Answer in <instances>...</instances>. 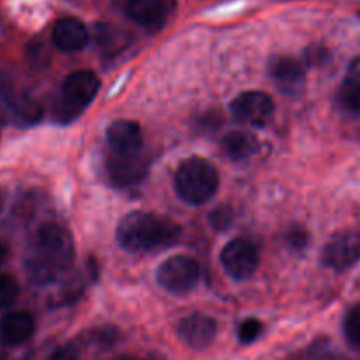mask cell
I'll return each mask as SVG.
<instances>
[{
  "label": "cell",
  "mask_w": 360,
  "mask_h": 360,
  "mask_svg": "<svg viewBox=\"0 0 360 360\" xmlns=\"http://www.w3.org/2000/svg\"><path fill=\"white\" fill-rule=\"evenodd\" d=\"M95 42L108 51H116L125 44L122 32L116 30L115 27H109V25H97L95 27Z\"/></svg>",
  "instance_id": "d6986e66"
},
{
  "label": "cell",
  "mask_w": 360,
  "mask_h": 360,
  "mask_svg": "<svg viewBox=\"0 0 360 360\" xmlns=\"http://www.w3.org/2000/svg\"><path fill=\"white\" fill-rule=\"evenodd\" d=\"M338 102L347 111L360 115V83L347 77L338 91Z\"/></svg>",
  "instance_id": "ac0fdd59"
},
{
  "label": "cell",
  "mask_w": 360,
  "mask_h": 360,
  "mask_svg": "<svg viewBox=\"0 0 360 360\" xmlns=\"http://www.w3.org/2000/svg\"><path fill=\"white\" fill-rule=\"evenodd\" d=\"M6 102L9 105V111L13 112L14 120L21 123H35L42 115L41 105L32 101L27 95H16L14 91H7Z\"/></svg>",
  "instance_id": "e0dca14e"
},
{
  "label": "cell",
  "mask_w": 360,
  "mask_h": 360,
  "mask_svg": "<svg viewBox=\"0 0 360 360\" xmlns=\"http://www.w3.org/2000/svg\"><path fill=\"white\" fill-rule=\"evenodd\" d=\"M327 58H329V51L322 46H311L306 49V62L309 65H322Z\"/></svg>",
  "instance_id": "d4e9b609"
},
{
  "label": "cell",
  "mask_w": 360,
  "mask_h": 360,
  "mask_svg": "<svg viewBox=\"0 0 360 360\" xmlns=\"http://www.w3.org/2000/svg\"><path fill=\"white\" fill-rule=\"evenodd\" d=\"M181 231L171 220L144 211H132L120 220L116 239L127 252H151L176 245Z\"/></svg>",
  "instance_id": "6da1fadb"
},
{
  "label": "cell",
  "mask_w": 360,
  "mask_h": 360,
  "mask_svg": "<svg viewBox=\"0 0 360 360\" xmlns=\"http://www.w3.org/2000/svg\"><path fill=\"white\" fill-rule=\"evenodd\" d=\"M108 144L112 153L136 155L143 148V130L136 122L130 120H116L108 127Z\"/></svg>",
  "instance_id": "7c38bea8"
},
{
  "label": "cell",
  "mask_w": 360,
  "mask_h": 360,
  "mask_svg": "<svg viewBox=\"0 0 360 360\" xmlns=\"http://www.w3.org/2000/svg\"><path fill=\"white\" fill-rule=\"evenodd\" d=\"M176 9V0H127V14L137 25L158 30Z\"/></svg>",
  "instance_id": "52a82bcc"
},
{
  "label": "cell",
  "mask_w": 360,
  "mask_h": 360,
  "mask_svg": "<svg viewBox=\"0 0 360 360\" xmlns=\"http://www.w3.org/2000/svg\"><path fill=\"white\" fill-rule=\"evenodd\" d=\"M231 112L238 122L264 125L274 112V101L266 91H245L231 102Z\"/></svg>",
  "instance_id": "8992f818"
},
{
  "label": "cell",
  "mask_w": 360,
  "mask_h": 360,
  "mask_svg": "<svg viewBox=\"0 0 360 360\" xmlns=\"http://www.w3.org/2000/svg\"><path fill=\"white\" fill-rule=\"evenodd\" d=\"M347 77H350V79L360 83V56H357L355 60H352V63L348 65V76Z\"/></svg>",
  "instance_id": "83f0119b"
},
{
  "label": "cell",
  "mask_w": 360,
  "mask_h": 360,
  "mask_svg": "<svg viewBox=\"0 0 360 360\" xmlns=\"http://www.w3.org/2000/svg\"><path fill=\"white\" fill-rule=\"evenodd\" d=\"M287 239L290 241V245L294 246V248H302V246L306 245V239L308 238H306V232L302 231V229L294 227L290 232H288Z\"/></svg>",
  "instance_id": "4316f807"
},
{
  "label": "cell",
  "mask_w": 360,
  "mask_h": 360,
  "mask_svg": "<svg viewBox=\"0 0 360 360\" xmlns=\"http://www.w3.org/2000/svg\"><path fill=\"white\" fill-rule=\"evenodd\" d=\"M220 116L217 115V112H206V115L202 116V118L197 120V127H200V129H204L207 132V130H214L220 127Z\"/></svg>",
  "instance_id": "484cf974"
},
{
  "label": "cell",
  "mask_w": 360,
  "mask_h": 360,
  "mask_svg": "<svg viewBox=\"0 0 360 360\" xmlns=\"http://www.w3.org/2000/svg\"><path fill=\"white\" fill-rule=\"evenodd\" d=\"M48 360H79V350L76 345L67 343L56 348Z\"/></svg>",
  "instance_id": "cb8c5ba5"
},
{
  "label": "cell",
  "mask_w": 360,
  "mask_h": 360,
  "mask_svg": "<svg viewBox=\"0 0 360 360\" xmlns=\"http://www.w3.org/2000/svg\"><path fill=\"white\" fill-rule=\"evenodd\" d=\"M51 37L53 44L60 51L76 53L81 51L88 44L90 35H88V30L83 25V21H79L77 18H62L53 27Z\"/></svg>",
  "instance_id": "5bb4252c"
},
{
  "label": "cell",
  "mask_w": 360,
  "mask_h": 360,
  "mask_svg": "<svg viewBox=\"0 0 360 360\" xmlns=\"http://www.w3.org/2000/svg\"><path fill=\"white\" fill-rule=\"evenodd\" d=\"M115 360H141V357H136V355H120Z\"/></svg>",
  "instance_id": "f546056e"
},
{
  "label": "cell",
  "mask_w": 360,
  "mask_h": 360,
  "mask_svg": "<svg viewBox=\"0 0 360 360\" xmlns=\"http://www.w3.org/2000/svg\"><path fill=\"white\" fill-rule=\"evenodd\" d=\"M35 330L34 316L27 311L7 313L0 322V340L9 347H20Z\"/></svg>",
  "instance_id": "9a60e30c"
},
{
  "label": "cell",
  "mask_w": 360,
  "mask_h": 360,
  "mask_svg": "<svg viewBox=\"0 0 360 360\" xmlns=\"http://www.w3.org/2000/svg\"><path fill=\"white\" fill-rule=\"evenodd\" d=\"M360 259V239L352 232L334 234L323 250V264L336 271H345Z\"/></svg>",
  "instance_id": "9c48e42d"
},
{
  "label": "cell",
  "mask_w": 360,
  "mask_h": 360,
  "mask_svg": "<svg viewBox=\"0 0 360 360\" xmlns=\"http://www.w3.org/2000/svg\"><path fill=\"white\" fill-rule=\"evenodd\" d=\"M109 174L116 185L130 186L136 183L143 181L148 172V162L141 157V153L136 155H118L112 153V157L108 162Z\"/></svg>",
  "instance_id": "4fadbf2b"
},
{
  "label": "cell",
  "mask_w": 360,
  "mask_h": 360,
  "mask_svg": "<svg viewBox=\"0 0 360 360\" xmlns=\"http://www.w3.org/2000/svg\"><path fill=\"white\" fill-rule=\"evenodd\" d=\"M200 267L195 259L186 255H174L164 260L157 269V281L172 294H186L197 285Z\"/></svg>",
  "instance_id": "277c9868"
},
{
  "label": "cell",
  "mask_w": 360,
  "mask_h": 360,
  "mask_svg": "<svg viewBox=\"0 0 360 360\" xmlns=\"http://www.w3.org/2000/svg\"><path fill=\"white\" fill-rule=\"evenodd\" d=\"M74 260V243L69 232L58 224H44L37 231L28 267L41 283L51 281L67 271Z\"/></svg>",
  "instance_id": "7a4b0ae2"
},
{
  "label": "cell",
  "mask_w": 360,
  "mask_h": 360,
  "mask_svg": "<svg viewBox=\"0 0 360 360\" xmlns=\"http://www.w3.org/2000/svg\"><path fill=\"white\" fill-rule=\"evenodd\" d=\"M141 360H167V359L160 357V355H148V357H141Z\"/></svg>",
  "instance_id": "4dcf8cb0"
},
{
  "label": "cell",
  "mask_w": 360,
  "mask_h": 360,
  "mask_svg": "<svg viewBox=\"0 0 360 360\" xmlns=\"http://www.w3.org/2000/svg\"><path fill=\"white\" fill-rule=\"evenodd\" d=\"M221 266L234 280H246L259 267V252L246 239H232L221 250Z\"/></svg>",
  "instance_id": "5b68a950"
},
{
  "label": "cell",
  "mask_w": 360,
  "mask_h": 360,
  "mask_svg": "<svg viewBox=\"0 0 360 360\" xmlns=\"http://www.w3.org/2000/svg\"><path fill=\"white\" fill-rule=\"evenodd\" d=\"M271 77L285 95H301L306 86V74L301 63L290 56H276L269 63Z\"/></svg>",
  "instance_id": "8fae6325"
},
{
  "label": "cell",
  "mask_w": 360,
  "mask_h": 360,
  "mask_svg": "<svg viewBox=\"0 0 360 360\" xmlns=\"http://www.w3.org/2000/svg\"><path fill=\"white\" fill-rule=\"evenodd\" d=\"M18 295H20L18 281L11 274H0V309L14 304Z\"/></svg>",
  "instance_id": "ffe728a7"
},
{
  "label": "cell",
  "mask_w": 360,
  "mask_h": 360,
  "mask_svg": "<svg viewBox=\"0 0 360 360\" xmlns=\"http://www.w3.org/2000/svg\"><path fill=\"white\" fill-rule=\"evenodd\" d=\"M264 330V326L262 322H259L257 319H246L245 322H241V326H239L238 329V338L241 343H253V341H257L260 338V334H262Z\"/></svg>",
  "instance_id": "7402d4cb"
},
{
  "label": "cell",
  "mask_w": 360,
  "mask_h": 360,
  "mask_svg": "<svg viewBox=\"0 0 360 360\" xmlns=\"http://www.w3.org/2000/svg\"><path fill=\"white\" fill-rule=\"evenodd\" d=\"M345 336L352 345L360 347V304L352 308L345 319Z\"/></svg>",
  "instance_id": "44dd1931"
},
{
  "label": "cell",
  "mask_w": 360,
  "mask_h": 360,
  "mask_svg": "<svg viewBox=\"0 0 360 360\" xmlns=\"http://www.w3.org/2000/svg\"><path fill=\"white\" fill-rule=\"evenodd\" d=\"M178 195L192 206L207 202L220 186V174L210 160L200 157L186 158L181 162L174 176Z\"/></svg>",
  "instance_id": "3957f363"
},
{
  "label": "cell",
  "mask_w": 360,
  "mask_h": 360,
  "mask_svg": "<svg viewBox=\"0 0 360 360\" xmlns=\"http://www.w3.org/2000/svg\"><path fill=\"white\" fill-rule=\"evenodd\" d=\"M218 333L217 322L211 316L202 315V313H193V315L185 316L178 326V336L179 340L190 348H200L210 347L214 341Z\"/></svg>",
  "instance_id": "30bf717a"
},
{
  "label": "cell",
  "mask_w": 360,
  "mask_h": 360,
  "mask_svg": "<svg viewBox=\"0 0 360 360\" xmlns=\"http://www.w3.org/2000/svg\"><path fill=\"white\" fill-rule=\"evenodd\" d=\"M101 90V81L91 70H76L63 81L62 101L83 111Z\"/></svg>",
  "instance_id": "ba28073f"
},
{
  "label": "cell",
  "mask_w": 360,
  "mask_h": 360,
  "mask_svg": "<svg viewBox=\"0 0 360 360\" xmlns=\"http://www.w3.org/2000/svg\"><path fill=\"white\" fill-rule=\"evenodd\" d=\"M6 253H7L6 246H4V243L0 241V264H2V262H4V259H6Z\"/></svg>",
  "instance_id": "f1b7e54d"
},
{
  "label": "cell",
  "mask_w": 360,
  "mask_h": 360,
  "mask_svg": "<svg viewBox=\"0 0 360 360\" xmlns=\"http://www.w3.org/2000/svg\"><path fill=\"white\" fill-rule=\"evenodd\" d=\"M259 150V141L253 134L245 132V130H236L229 132L221 139V151L227 155L231 160H245L252 157Z\"/></svg>",
  "instance_id": "2e32d148"
},
{
  "label": "cell",
  "mask_w": 360,
  "mask_h": 360,
  "mask_svg": "<svg viewBox=\"0 0 360 360\" xmlns=\"http://www.w3.org/2000/svg\"><path fill=\"white\" fill-rule=\"evenodd\" d=\"M234 221V211L229 206H218L210 213V224L214 231H227Z\"/></svg>",
  "instance_id": "603a6c76"
}]
</instances>
